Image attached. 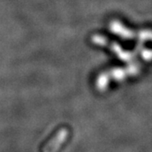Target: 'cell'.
<instances>
[{"mask_svg": "<svg viewBox=\"0 0 152 152\" xmlns=\"http://www.w3.org/2000/svg\"><path fill=\"white\" fill-rule=\"evenodd\" d=\"M92 42L94 43L104 46V47H107L112 52H113L115 54L117 55L120 59L124 60V62H129L130 63L134 60V56L130 52H127L120 47L118 44L112 42H110V40H107L106 37H102V36H94L92 37Z\"/></svg>", "mask_w": 152, "mask_h": 152, "instance_id": "cell-2", "label": "cell"}, {"mask_svg": "<svg viewBox=\"0 0 152 152\" xmlns=\"http://www.w3.org/2000/svg\"><path fill=\"white\" fill-rule=\"evenodd\" d=\"M111 30L123 38H127V39L137 38L140 41L151 40L152 42V31L150 30H142V31H134L129 28L128 29L120 22L115 21V20L111 23Z\"/></svg>", "mask_w": 152, "mask_h": 152, "instance_id": "cell-1", "label": "cell"}]
</instances>
